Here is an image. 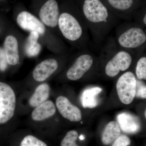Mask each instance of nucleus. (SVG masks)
Wrapping results in <instances>:
<instances>
[{
    "label": "nucleus",
    "instance_id": "obj_1",
    "mask_svg": "<svg viewBox=\"0 0 146 146\" xmlns=\"http://www.w3.org/2000/svg\"><path fill=\"white\" fill-rule=\"evenodd\" d=\"M16 106V95L13 89L7 84L0 82V124L13 117Z\"/></svg>",
    "mask_w": 146,
    "mask_h": 146
},
{
    "label": "nucleus",
    "instance_id": "obj_2",
    "mask_svg": "<svg viewBox=\"0 0 146 146\" xmlns=\"http://www.w3.org/2000/svg\"><path fill=\"white\" fill-rule=\"evenodd\" d=\"M82 12L89 22L98 23L106 22L111 11L102 0H82Z\"/></svg>",
    "mask_w": 146,
    "mask_h": 146
},
{
    "label": "nucleus",
    "instance_id": "obj_3",
    "mask_svg": "<svg viewBox=\"0 0 146 146\" xmlns=\"http://www.w3.org/2000/svg\"><path fill=\"white\" fill-rule=\"evenodd\" d=\"M137 80L133 73L126 72L120 76L116 84L119 98L125 104L133 102L136 95Z\"/></svg>",
    "mask_w": 146,
    "mask_h": 146
},
{
    "label": "nucleus",
    "instance_id": "obj_4",
    "mask_svg": "<svg viewBox=\"0 0 146 146\" xmlns=\"http://www.w3.org/2000/svg\"><path fill=\"white\" fill-rule=\"evenodd\" d=\"M58 25L64 37L70 41H76L82 35L80 24L71 13L63 12L60 14Z\"/></svg>",
    "mask_w": 146,
    "mask_h": 146
},
{
    "label": "nucleus",
    "instance_id": "obj_5",
    "mask_svg": "<svg viewBox=\"0 0 146 146\" xmlns=\"http://www.w3.org/2000/svg\"><path fill=\"white\" fill-rule=\"evenodd\" d=\"M131 62L132 57L128 52L125 51L119 52L108 62L105 68L106 74L110 77L116 76L120 72L127 70Z\"/></svg>",
    "mask_w": 146,
    "mask_h": 146
},
{
    "label": "nucleus",
    "instance_id": "obj_6",
    "mask_svg": "<svg viewBox=\"0 0 146 146\" xmlns=\"http://www.w3.org/2000/svg\"><path fill=\"white\" fill-rule=\"evenodd\" d=\"M118 41L123 48H135L145 43L146 33L142 29L133 27L122 33L119 36Z\"/></svg>",
    "mask_w": 146,
    "mask_h": 146
},
{
    "label": "nucleus",
    "instance_id": "obj_7",
    "mask_svg": "<svg viewBox=\"0 0 146 146\" xmlns=\"http://www.w3.org/2000/svg\"><path fill=\"white\" fill-rule=\"evenodd\" d=\"M39 16L42 22L47 26L52 28L57 26L60 16L57 2L56 0H48L41 7Z\"/></svg>",
    "mask_w": 146,
    "mask_h": 146
},
{
    "label": "nucleus",
    "instance_id": "obj_8",
    "mask_svg": "<svg viewBox=\"0 0 146 146\" xmlns=\"http://www.w3.org/2000/svg\"><path fill=\"white\" fill-rule=\"evenodd\" d=\"M93 63V58L91 56L88 54L81 55L68 70L67 77L73 81L78 80L89 70Z\"/></svg>",
    "mask_w": 146,
    "mask_h": 146
},
{
    "label": "nucleus",
    "instance_id": "obj_9",
    "mask_svg": "<svg viewBox=\"0 0 146 146\" xmlns=\"http://www.w3.org/2000/svg\"><path fill=\"white\" fill-rule=\"evenodd\" d=\"M56 106L63 117L72 122H79L82 119L80 110L73 104L66 97L60 96L56 100Z\"/></svg>",
    "mask_w": 146,
    "mask_h": 146
},
{
    "label": "nucleus",
    "instance_id": "obj_10",
    "mask_svg": "<svg viewBox=\"0 0 146 146\" xmlns=\"http://www.w3.org/2000/svg\"><path fill=\"white\" fill-rule=\"evenodd\" d=\"M17 23L25 30L35 31L39 35L44 34L46 28L44 24L34 15L26 11H22L17 18Z\"/></svg>",
    "mask_w": 146,
    "mask_h": 146
},
{
    "label": "nucleus",
    "instance_id": "obj_11",
    "mask_svg": "<svg viewBox=\"0 0 146 146\" xmlns=\"http://www.w3.org/2000/svg\"><path fill=\"white\" fill-rule=\"evenodd\" d=\"M108 9L117 14H129L139 6L137 0H102Z\"/></svg>",
    "mask_w": 146,
    "mask_h": 146
},
{
    "label": "nucleus",
    "instance_id": "obj_12",
    "mask_svg": "<svg viewBox=\"0 0 146 146\" xmlns=\"http://www.w3.org/2000/svg\"><path fill=\"white\" fill-rule=\"evenodd\" d=\"M58 63L54 58H49L38 64L33 70V78L37 82L45 81L57 70Z\"/></svg>",
    "mask_w": 146,
    "mask_h": 146
},
{
    "label": "nucleus",
    "instance_id": "obj_13",
    "mask_svg": "<svg viewBox=\"0 0 146 146\" xmlns=\"http://www.w3.org/2000/svg\"><path fill=\"white\" fill-rule=\"evenodd\" d=\"M117 120L119 127L125 133L133 134L138 132L141 129L139 118L129 113L123 112L119 114Z\"/></svg>",
    "mask_w": 146,
    "mask_h": 146
},
{
    "label": "nucleus",
    "instance_id": "obj_14",
    "mask_svg": "<svg viewBox=\"0 0 146 146\" xmlns=\"http://www.w3.org/2000/svg\"><path fill=\"white\" fill-rule=\"evenodd\" d=\"M4 50L7 63L15 65L18 64L20 59L18 51V42L15 36L9 35L6 37L4 42Z\"/></svg>",
    "mask_w": 146,
    "mask_h": 146
},
{
    "label": "nucleus",
    "instance_id": "obj_15",
    "mask_svg": "<svg viewBox=\"0 0 146 146\" xmlns=\"http://www.w3.org/2000/svg\"><path fill=\"white\" fill-rule=\"evenodd\" d=\"M56 111L55 106L52 101H46L36 107L32 113L33 119L40 121L52 117Z\"/></svg>",
    "mask_w": 146,
    "mask_h": 146
},
{
    "label": "nucleus",
    "instance_id": "obj_16",
    "mask_svg": "<svg viewBox=\"0 0 146 146\" xmlns=\"http://www.w3.org/2000/svg\"><path fill=\"white\" fill-rule=\"evenodd\" d=\"M50 88L46 83L42 84L36 87L34 94L31 97L29 104L33 107H36L42 104L49 97Z\"/></svg>",
    "mask_w": 146,
    "mask_h": 146
},
{
    "label": "nucleus",
    "instance_id": "obj_17",
    "mask_svg": "<svg viewBox=\"0 0 146 146\" xmlns=\"http://www.w3.org/2000/svg\"><path fill=\"white\" fill-rule=\"evenodd\" d=\"M102 91L99 87H92L84 90L82 95L81 100L82 106L85 108H94L98 105V96Z\"/></svg>",
    "mask_w": 146,
    "mask_h": 146
},
{
    "label": "nucleus",
    "instance_id": "obj_18",
    "mask_svg": "<svg viewBox=\"0 0 146 146\" xmlns=\"http://www.w3.org/2000/svg\"><path fill=\"white\" fill-rule=\"evenodd\" d=\"M121 130L117 122L112 121L108 124L103 132L102 141L106 145H110L120 136Z\"/></svg>",
    "mask_w": 146,
    "mask_h": 146
},
{
    "label": "nucleus",
    "instance_id": "obj_19",
    "mask_svg": "<svg viewBox=\"0 0 146 146\" xmlns=\"http://www.w3.org/2000/svg\"><path fill=\"white\" fill-rule=\"evenodd\" d=\"M39 34L35 31H32L28 37L25 46V51L29 57L35 56L39 54L41 49V46L38 43Z\"/></svg>",
    "mask_w": 146,
    "mask_h": 146
},
{
    "label": "nucleus",
    "instance_id": "obj_20",
    "mask_svg": "<svg viewBox=\"0 0 146 146\" xmlns=\"http://www.w3.org/2000/svg\"><path fill=\"white\" fill-rule=\"evenodd\" d=\"M78 133L75 130L68 131L61 142L60 146H79L76 143Z\"/></svg>",
    "mask_w": 146,
    "mask_h": 146
},
{
    "label": "nucleus",
    "instance_id": "obj_21",
    "mask_svg": "<svg viewBox=\"0 0 146 146\" xmlns=\"http://www.w3.org/2000/svg\"><path fill=\"white\" fill-rule=\"evenodd\" d=\"M136 74L140 80H146V57H141L137 62Z\"/></svg>",
    "mask_w": 146,
    "mask_h": 146
},
{
    "label": "nucleus",
    "instance_id": "obj_22",
    "mask_svg": "<svg viewBox=\"0 0 146 146\" xmlns=\"http://www.w3.org/2000/svg\"><path fill=\"white\" fill-rule=\"evenodd\" d=\"M20 146H47L44 142L39 140L35 136L28 135L24 138Z\"/></svg>",
    "mask_w": 146,
    "mask_h": 146
},
{
    "label": "nucleus",
    "instance_id": "obj_23",
    "mask_svg": "<svg viewBox=\"0 0 146 146\" xmlns=\"http://www.w3.org/2000/svg\"><path fill=\"white\" fill-rule=\"evenodd\" d=\"M131 143L129 137L125 135H120L114 141L112 146H128Z\"/></svg>",
    "mask_w": 146,
    "mask_h": 146
},
{
    "label": "nucleus",
    "instance_id": "obj_24",
    "mask_svg": "<svg viewBox=\"0 0 146 146\" xmlns=\"http://www.w3.org/2000/svg\"><path fill=\"white\" fill-rule=\"evenodd\" d=\"M135 96L143 99L146 98V85L141 81H137Z\"/></svg>",
    "mask_w": 146,
    "mask_h": 146
},
{
    "label": "nucleus",
    "instance_id": "obj_25",
    "mask_svg": "<svg viewBox=\"0 0 146 146\" xmlns=\"http://www.w3.org/2000/svg\"><path fill=\"white\" fill-rule=\"evenodd\" d=\"M7 62L4 50L0 48V70L2 71L5 70L7 68Z\"/></svg>",
    "mask_w": 146,
    "mask_h": 146
},
{
    "label": "nucleus",
    "instance_id": "obj_26",
    "mask_svg": "<svg viewBox=\"0 0 146 146\" xmlns=\"http://www.w3.org/2000/svg\"><path fill=\"white\" fill-rule=\"evenodd\" d=\"M143 22L144 24H145V25H146V13H145V14H144L143 16Z\"/></svg>",
    "mask_w": 146,
    "mask_h": 146
},
{
    "label": "nucleus",
    "instance_id": "obj_27",
    "mask_svg": "<svg viewBox=\"0 0 146 146\" xmlns=\"http://www.w3.org/2000/svg\"><path fill=\"white\" fill-rule=\"evenodd\" d=\"M84 138H85V137H84V136L82 135H80V136L79 137L80 139L81 140H84Z\"/></svg>",
    "mask_w": 146,
    "mask_h": 146
},
{
    "label": "nucleus",
    "instance_id": "obj_28",
    "mask_svg": "<svg viewBox=\"0 0 146 146\" xmlns=\"http://www.w3.org/2000/svg\"><path fill=\"white\" fill-rule=\"evenodd\" d=\"M146 111L145 110V118H146Z\"/></svg>",
    "mask_w": 146,
    "mask_h": 146
},
{
    "label": "nucleus",
    "instance_id": "obj_29",
    "mask_svg": "<svg viewBox=\"0 0 146 146\" xmlns=\"http://www.w3.org/2000/svg\"><path fill=\"white\" fill-rule=\"evenodd\" d=\"M137 1H139V0H137Z\"/></svg>",
    "mask_w": 146,
    "mask_h": 146
}]
</instances>
